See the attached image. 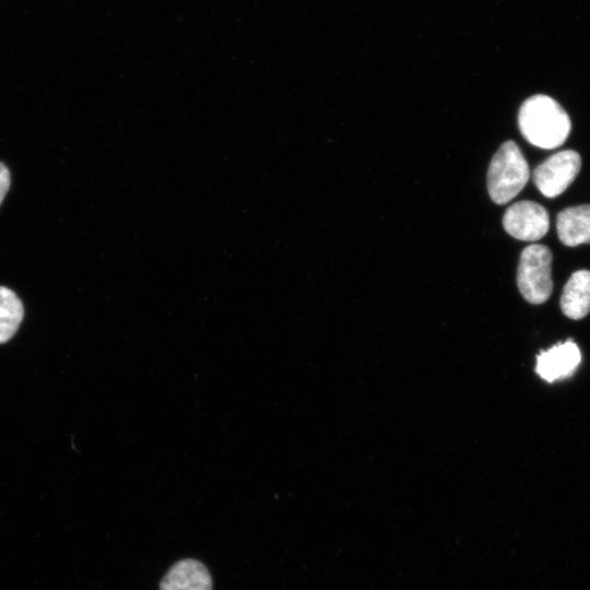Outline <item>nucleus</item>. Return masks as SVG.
<instances>
[{"label": "nucleus", "mask_w": 590, "mask_h": 590, "mask_svg": "<svg viewBox=\"0 0 590 590\" xmlns=\"http://www.w3.org/2000/svg\"><path fill=\"white\" fill-rule=\"evenodd\" d=\"M10 187V172L8 167L0 162V204L3 201Z\"/></svg>", "instance_id": "11"}, {"label": "nucleus", "mask_w": 590, "mask_h": 590, "mask_svg": "<svg viewBox=\"0 0 590 590\" xmlns=\"http://www.w3.org/2000/svg\"><path fill=\"white\" fill-rule=\"evenodd\" d=\"M23 317L24 307L21 299L12 290L0 286V344L12 339Z\"/></svg>", "instance_id": "10"}, {"label": "nucleus", "mask_w": 590, "mask_h": 590, "mask_svg": "<svg viewBox=\"0 0 590 590\" xmlns=\"http://www.w3.org/2000/svg\"><path fill=\"white\" fill-rule=\"evenodd\" d=\"M161 590H212L211 576L206 567L196 559L177 562L166 573Z\"/></svg>", "instance_id": "7"}, {"label": "nucleus", "mask_w": 590, "mask_h": 590, "mask_svg": "<svg viewBox=\"0 0 590 590\" xmlns=\"http://www.w3.org/2000/svg\"><path fill=\"white\" fill-rule=\"evenodd\" d=\"M560 308L570 319H581L590 312V271L578 270L566 282Z\"/></svg>", "instance_id": "9"}, {"label": "nucleus", "mask_w": 590, "mask_h": 590, "mask_svg": "<svg viewBox=\"0 0 590 590\" xmlns=\"http://www.w3.org/2000/svg\"><path fill=\"white\" fill-rule=\"evenodd\" d=\"M552 252L544 245L526 247L519 258L517 284L523 298L539 305L548 299L553 291Z\"/></svg>", "instance_id": "3"}, {"label": "nucleus", "mask_w": 590, "mask_h": 590, "mask_svg": "<svg viewBox=\"0 0 590 590\" xmlns=\"http://www.w3.org/2000/svg\"><path fill=\"white\" fill-rule=\"evenodd\" d=\"M581 361L580 350L568 340L557 343L536 356L535 371L547 382L570 377Z\"/></svg>", "instance_id": "6"}, {"label": "nucleus", "mask_w": 590, "mask_h": 590, "mask_svg": "<svg viewBox=\"0 0 590 590\" xmlns=\"http://www.w3.org/2000/svg\"><path fill=\"white\" fill-rule=\"evenodd\" d=\"M505 231L516 239L534 241L548 231V213L541 204L522 200L511 204L503 217Z\"/></svg>", "instance_id": "5"}, {"label": "nucleus", "mask_w": 590, "mask_h": 590, "mask_svg": "<svg viewBox=\"0 0 590 590\" xmlns=\"http://www.w3.org/2000/svg\"><path fill=\"white\" fill-rule=\"evenodd\" d=\"M529 165L514 141L502 144L494 154L487 172V191L497 204L514 199L527 185Z\"/></svg>", "instance_id": "2"}, {"label": "nucleus", "mask_w": 590, "mask_h": 590, "mask_svg": "<svg viewBox=\"0 0 590 590\" xmlns=\"http://www.w3.org/2000/svg\"><path fill=\"white\" fill-rule=\"evenodd\" d=\"M556 229L565 246L590 244V204L569 206L560 211L556 219Z\"/></svg>", "instance_id": "8"}, {"label": "nucleus", "mask_w": 590, "mask_h": 590, "mask_svg": "<svg viewBox=\"0 0 590 590\" xmlns=\"http://www.w3.org/2000/svg\"><path fill=\"white\" fill-rule=\"evenodd\" d=\"M580 167L581 157L576 151H560L551 155L533 170V182L542 194L554 198L569 187Z\"/></svg>", "instance_id": "4"}, {"label": "nucleus", "mask_w": 590, "mask_h": 590, "mask_svg": "<svg viewBox=\"0 0 590 590\" xmlns=\"http://www.w3.org/2000/svg\"><path fill=\"white\" fill-rule=\"evenodd\" d=\"M523 138L534 146L551 150L569 135L571 123L565 109L552 97L536 94L526 99L518 113Z\"/></svg>", "instance_id": "1"}]
</instances>
